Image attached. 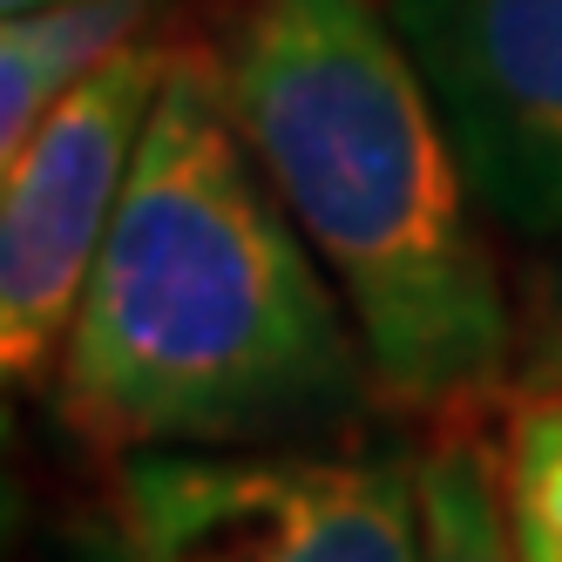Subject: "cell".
I'll return each mask as SVG.
<instances>
[{
  "instance_id": "cell-2",
  "label": "cell",
  "mask_w": 562,
  "mask_h": 562,
  "mask_svg": "<svg viewBox=\"0 0 562 562\" xmlns=\"http://www.w3.org/2000/svg\"><path fill=\"white\" fill-rule=\"evenodd\" d=\"M217 68L271 190L333 271L373 386L440 414L502 393L515 326L481 196L386 0H245Z\"/></svg>"
},
{
  "instance_id": "cell-8",
  "label": "cell",
  "mask_w": 562,
  "mask_h": 562,
  "mask_svg": "<svg viewBox=\"0 0 562 562\" xmlns=\"http://www.w3.org/2000/svg\"><path fill=\"white\" fill-rule=\"evenodd\" d=\"M502 502L521 562H562V386H515L502 434Z\"/></svg>"
},
{
  "instance_id": "cell-4",
  "label": "cell",
  "mask_w": 562,
  "mask_h": 562,
  "mask_svg": "<svg viewBox=\"0 0 562 562\" xmlns=\"http://www.w3.org/2000/svg\"><path fill=\"white\" fill-rule=\"evenodd\" d=\"M164 68L170 48L156 42L109 55L48 109L0 190V386L42 380L68 346Z\"/></svg>"
},
{
  "instance_id": "cell-11",
  "label": "cell",
  "mask_w": 562,
  "mask_h": 562,
  "mask_svg": "<svg viewBox=\"0 0 562 562\" xmlns=\"http://www.w3.org/2000/svg\"><path fill=\"white\" fill-rule=\"evenodd\" d=\"M34 8H55V0H0V21H8V14H34Z\"/></svg>"
},
{
  "instance_id": "cell-10",
  "label": "cell",
  "mask_w": 562,
  "mask_h": 562,
  "mask_svg": "<svg viewBox=\"0 0 562 562\" xmlns=\"http://www.w3.org/2000/svg\"><path fill=\"white\" fill-rule=\"evenodd\" d=\"M21 536V481H14V420L0 407V549Z\"/></svg>"
},
{
  "instance_id": "cell-1",
  "label": "cell",
  "mask_w": 562,
  "mask_h": 562,
  "mask_svg": "<svg viewBox=\"0 0 562 562\" xmlns=\"http://www.w3.org/2000/svg\"><path fill=\"white\" fill-rule=\"evenodd\" d=\"M339 305L237 130L217 55L170 48L61 346L68 427L102 454L333 427L373 380Z\"/></svg>"
},
{
  "instance_id": "cell-5",
  "label": "cell",
  "mask_w": 562,
  "mask_h": 562,
  "mask_svg": "<svg viewBox=\"0 0 562 562\" xmlns=\"http://www.w3.org/2000/svg\"><path fill=\"white\" fill-rule=\"evenodd\" d=\"M481 211L562 237V0H386Z\"/></svg>"
},
{
  "instance_id": "cell-6",
  "label": "cell",
  "mask_w": 562,
  "mask_h": 562,
  "mask_svg": "<svg viewBox=\"0 0 562 562\" xmlns=\"http://www.w3.org/2000/svg\"><path fill=\"white\" fill-rule=\"evenodd\" d=\"M149 14L156 0H55V8L0 21V190L27 143L42 136L48 109L109 55L143 42Z\"/></svg>"
},
{
  "instance_id": "cell-9",
  "label": "cell",
  "mask_w": 562,
  "mask_h": 562,
  "mask_svg": "<svg viewBox=\"0 0 562 562\" xmlns=\"http://www.w3.org/2000/svg\"><path fill=\"white\" fill-rule=\"evenodd\" d=\"M521 386H562V271L536 292L529 339H521Z\"/></svg>"
},
{
  "instance_id": "cell-3",
  "label": "cell",
  "mask_w": 562,
  "mask_h": 562,
  "mask_svg": "<svg viewBox=\"0 0 562 562\" xmlns=\"http://www.w3.org/2000/svg\"><path fill=\"white\" fill-rule=\"evenodd\" d=\"M136 562H420V468L346 454H123Z\"/></svg>"
},
{
  "instance_id": "cell-7",
  "label": "cell",
  "mask_w": 562,
  "mask_h": 562,
  "mask_svg": "<svg viewBox=\"0 0 562 562\" xmlns=\"http://www.w3.org/2000/svg\"><path fill=\"white\" fill-rule=\"evenodd\" d=\"M420 468V562H521L502 502V454L474 427H448Z\"/></svg>"
}]
</instances>
